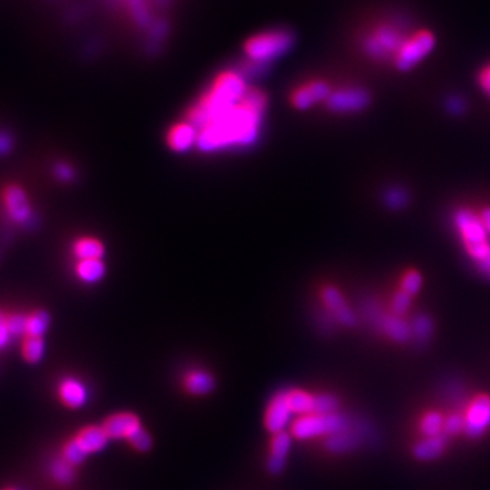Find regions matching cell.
I'll return each instance as SVG.
<instances>
[{
  "mask_svg": "<svg viewBox=\"0 0 490 490\" xmlns=\"http://www.w3.org/2000/svg\"><path fill=\"white\" fill-rule=\"evenodd\" d=\"M346 47L372 71L412 76L446 55L447 33L414 0H365L347 26Z\"/></svg>",
  "mask_w": 490,
  "mask_h": 490,
  "instance_id": "6da1fadb",
  "label": "cell"
},
{
  "mask_svg": "<svg viewBox=\"0 0 490 490\" xmlns=\"http://www.w3.org/2000/svg\"><path fill=\"white\" fill-rule=\"evenodd\" d=\"M267 104L263 90L249 86L240 101L198 129L196 149L218 153L249 148L261 135Z\"/></svg>",
  "mask_w": 490,
  "mask_h": 490,
  "instance_id": "7a4b0ae2",
  "label": "cell"
},
{
  "mask_svg": "<svg viewBox=\"0 0 490 490\" xmlns=\"http://www.w3.org/2000/svg\"><path fill=\"white\" fill-rule=\"evenodd\" d=\"M249 89L248 78L241 70L227 68L213 78L205 93L191 107L187 120L198 129L217 117L243 98Z\"/></svg>",
  "mask_w": 490,
  "mask_h": 490,
  "instance_id": "3957f363",
  "label": "cell"
},
{
  "mask_svg": "<svg viewBox=\"0 0 490 490\" xmlns=\"http://www.w3.org/2000/svg\"><path fill=\"white\" fill-rule=\"evenodd\" d=\"M294 33L286 28H274L255 33L246 38L243 45L246 63L265 67L282 57L294 47Z\"/></svg>",
  "mask_w": 490,
  "mask_h": 490,
  "instance_id": "277c9868",
  "label": "cell"
},
{
  "mask_svg": "<svg viewBox=\"0 0 490 490\" xmlns=\"http://www.w3.org/2000/svg\"><path fill=\"white\" fill-rule=\"evenodd\" d=\"M349 418L340 413L300 415L292 422V434L299 440H309L321 436L343 432L349 429Z\"/></svg>",
  "mask_w": 490,
  "mask_h": 490,
  "instance_id": "5b68a950",
  "label": "cell"
},
{
  "mask_svg": "<svg viewBox=\"0 0 490 490\" xmlns=\"http://www.w3.org/2000/svg\"><path fill=\"white\" fill-rule=\"evenodd\" d=\"M372 104V92L365 85L349 82L335 86L324 102V107L333 114H359Z\"/></svg>",
  "mask_w": 490,
  "mask_h": 490,
  "instance_id": "8992f818",
  "label": "cell"
},
{
  "mask_svg": "<svg viewBox=\"0 0 490 490\" xmlns=\"http://www.w3.org/2000/svg\"><path fill=\"white\" fill-rule=\"evenodd\" d=\"M455 221L456 227H459V233L467 253L479 263L490 252L488 232L481 218H478L472 211L462 210L456 214Z\"/></svg>",
  "mask_w": 490,
  "mask_h": 490,
  "instance_id": "52a82bcc",
  "label": "cell"
},
{
  "mask_svg": "<svg viewBox=\"0 0 490 490\" xmlns=\"http://www.w3.org/2000/svg\"><path fill=\"white\" fill-rule=\"evenodd\" d=\"M334 85L325 78H311L297 85L289 95V101L293 108L306 111L318 104H324L333 93Z\"/></svg>",
  "mask_w": 490,
  "mask_h": 490,
  "instance_id": "ba28073f",
  "label": "cell"
},
{
  "mask_svg": "<svg viewBox=\"0 0 490 490\" xmlns=\"http://www.w3.org/2000/svg\"><path fill=\"white\" fill-rule=\"evenodd\" d=\"M1 203L10 220L16 224H26L33 217V208L25 189L17 184H10L1 191Z\"/></svg>",
  "mask_w": 490,
  "mask_h": 490,
  "instance_id": "9c48e42d",
  "label": "cell"
},
{
  "mask_svg": "<svg viewBox=\"0 0 490 490\" xmlns=\"http://www.w3.org/2000/svg\"><path fill=\"white\" fill-rule=\"evenodd\" d=\"M490 428V396H475L465 415V434L479 437Z\"/></svg>",
  "mask_w": 490,
  "mask_h": 490,
  "instance_id": "30bf717a",
  "label": "cell"
},
{
  "mask_svg": "<svg viewBox=\"0 0 490 490\" xmlns=\"http://www.w3.org/2000/svg\"><path fill=\"white\" fill-rule=\"evenodd\" d=\"M293 413L286 402L285 391L275 394L268 403L264 415V425L270 434H281L292 424Z\"/></svg>",
  "mask_w": 490,
  "mask_h": 490,
  "instance_id": "8fae6325",
  "label": "cell"
},
{
  "mask_svg": "<svg viewBox=\"0 0 490 490\" xmlns=\"http://www.w3.org/2000/svg\"><path fill=\"white\" fill-rule=\"evenodd\" d=\"M199 138L198 127L189 120L174 123L167 132V145L174 153H186L196 148Z\"/></svg>",
  "mask_w": 490,
  "mask_h": 490,
  "instance_id": "7c38bea8",
  "label": "cell"
},
{
  "mask_svg": "<svg viewBox=\"0 0 490 490\" xmlns=\"http://www.w3.org/2000/svg\"><path fill=\"white\" fill-rule=\"evenodd\" d=\"M321 300L331 316L340 324L350 327L356 324V316L349 308L345 297L334 286H324L321 290Z\"/></svg>",
  "mask_w": 490,
  "mask_h": 490,
  "instance_id": "4fadbf2b",
  "label": "cell"
},
{
  "mask_svg": "<svg viewBox=\"0 0 490 490\" xmlns=\"http://www.w3.org/2000/svg\"><path fill=\"white\" fill-rule=\"evenodd\" d=\"M102 428L111 438H123L129 441L132 434H136L142 428V425L136 415L131 413H119L107 418Z\"/></svg>",
  "mask_w": 490,
  "mask_h": 490,
  "instance_id": "5bb4252c",
  "label": "cell"
},
{
  "mask_svg": "<svg viewBox=\"0 0 490 490\" xmlns=\"http://www.w3.org/2000/svg\"><path fill=\"white\" fill-rule=\"evenodd\" d=\"M57 394L60 400L70 409H79L89 400L86 386L76 377H66L60 381Z\"/></svg>",
  "mask_w": 490,
  "mask_h": 490,
  "instance_id": "9a60e30c",
  "label": "cell"
},
{
  "mask_svg": "<svg viewBox=\"0 0 490 490\" xmlns=\"http://www.w3.org/2000/svg\"><path fill=\"white\" fill-rule=\"evenodd\" d=\"M292 448V436L286 432L273 434L270 458L267 460V469L271 474H280L283 472L286 456Z\"/></svg>",
  "mask_w": 490,
  "mask_h": 490,
  "instance_id": "2e32d148",
  "label": "cell"
},
{
  "mask_svg": "<svg viewBox=\"0 0 490 490\" xmlns=\"http://www.w3.org/2000/svg\"><path fill=\"white\" fill-rule=\"evenodd\" d=\"M78 444L88 455L101 453L107 448L111 437L105 432L102 426H88L83 428L76 437Z\"/></svg>",
  "mask_w": 490,
  "mask_h": 490,
  "instance_id": "e0dca14e",
  "label": "cell"
},
{
  "mask_svg": "<svg viewBox=\"0 0 490 490\" xmlns=\"http://www.w3.org/2000/svg\"><path fill=\"white\" fill-rule=\"evenodd\" d=\"M184 387L189 394L206 395L214 390L215 380L205 369H191L184 375Z\"/></svg>",
  "mask_w": 490,
  "mask_h": 490,
  "instance_id": "ac0fdd59",
  "label": "cell"
},
{
  "mask_svg": "<svg viewBox=\"0 0 490 490\" xmlns=\"http://www.w3.org/2000/svg\"><path fill=\"white\" fill-rule=\"evenodd\" d=\"M73 255L76 261H86V259H102L105 255V245L97 237L83 236L76 239L71 246Z\"/></svg>",
  "mask_w": 490,
  "mask_h": 490,
  "instance_id": "d6986e66",
  "label": "cell"
},
{
  "mask_svg": "<svg viewBox=\"0 0 490 490\" xmlns=\"http://www.w3.org/2000/svg\"><path fill=\"white\" fill-rule=\"evenodd\" d=\"M447 434L425 437L414 447V456L419 460H434L446 451Z\"/></svg>",
  "mask_w": 490,
  "mask_h": 490,
  "instance_id": "ffe728a7",
  "label": "cell"
},
{
  "mask_svg": "<svg viewBox=\"0 0 490 490\" xmlns=\"http://www.w3.org/2000/svg\"><path fill=\"white\" fill-rule=\"evenodd\" d=\"M76 274L78 280L82 282H100L107 274V265L102 259L76 261Z\"/></svg>",
  "mask_w": 490,
  "mask_h": 490,
  "instance_id": "44dd1931",
  "label": "cell"
},
{
  "mask_svg": "<svg viewBox=\"0 0 490 490\" xmlns=\"http://www.w3.org/2000/svg\"><path fill=\"white\" fill-rule=\"evenodd\" d=\"M285 396L293 414L300 417L315 413V395L304 390H287Z\"/></svg>",
  "mask_w": 490,
  "mask_h": 490,
  "instance_id": "7402d4cb",
  "label": "cell"
},
{
  "mask_svg": "<svg viewBox=\"0 0 490 490\" xmlns=\"http://www.w3.org/2000/svg\"><path fill=\"white\" fill-rule=\"evenodd\" d=\"M51 325V315L47 311L38 309L26 315L25 337H44Z\"/></svg>",
  "mask_w": 490,
  "mask_h": 490,
  "instance_id": "603a6c76",
  "label": "cell"
},
{
  "mask_svg": "<svg viewBox=\"0 0 490 490\" xmlns=\"http://www.w3.org/2000/svg\"><path fill=\"white\" fill-rule=\"evenodd\" d=\"M359 444V436L349 434V429L328 436L325 446L330 453H342L350 451Z\"/></svg>",
  "mask_w": 490,
  "mask_h": 490,
  "instance_id": "cb8c5ba5",
  "label": "cell"
},
{
  "mask_svg": "<svg viewBox=\"0 0 490 490\" xmlns=\"http://www.w3.org/2000/svg\"><path fill=\"white\" fill-rule=\"evenodd\" d=\"M20 354L28 364H38L45 356L44 337H23Z\"/></svg>",
  "mask_w": 490,
  "mask_h": 490,
  "instance_id": "d4e9b609",
  "label": "cell"
},
{
  "mask_svg": "<svg viewBox=\"0 0 490 490\" xmlns=\"http://www.w3.org/2000/svg\"><path fill=\"white\" fill-rule=\"evenodd\" d=\"M383 331L396 342H406L412 337V328L399 316H386L381 321Z\"/></svg>",
  "mask_w": 490,
  "mask_h": 490,
  "instance_id": "484cf974",
  "label": "cell"
},
{
  "mask_svg": "<svg viewBox=\"0 0 490 490\" xmlns=\"http://www.w3.org/2000/svg\"><path fill=\"white\" fill-rule=\"evenodd\" d=\"M76 466H73L71 463H68L66 459L63 458H59V459H55L51 466H49V472L52 475V478L61 484V485H68L74 481L76 478V470H74Z\"/></svg>",
  "mask_w": 490,
  "mask_h": 490,
  "instance_id": "4316f807",
  "label": "cell"
},
{
  "mask_svg": "<svg viewBox=\"0 0 490 490\" xmlns=\"http://www.w3.org/2000/svg\"><path fill=\"white\" fill-rule=\"evenodd\" d=\"M474 80L477 88L490 100V52L477 64L474 71Z\"/></svg>",
  "mask_w": 490,
  "mask_h": 490,
  "instance_id": "83f0119b",
  "label": "cell"
},
{
  "mask_svg": "<svg viewBox=\"0 0 490 490\" xmlns=\"http://www.w3.org/2000/svg\"><path fill=\"white\" fill-rule=\"evenodd\" d=\"M444 421L446 418L438 412H429L422 417L419 424V431L425 437L438 436L444 432Z\"/></svg>",
  "mask_w": 490,
  "mask_h": 490,
  "instance_id": "f1b7e54d",
  "label": "cell"
},
{
  "mask_svg": "<svg viewBox=\"0 0 490 490\" xmlns=\"http://www.w3.org/2000/svg\"><path fill=\"white\" fill-rule=\"evenodd\" d=\"M444 109L453 116H462L469 111V100L460 92L447 93L443 100Z\"/></svg>",
  "mask_w": 490,
  "mask_h": 490,
  "instance_id": "f546056e",
  "label": "cell"
},
{
  "mask_svg": "<svg viewBox=\"0 0 490 490\" xmlns=\"http://www.w3.org/2000/svg\"><path fill=\"white\" fill-rule=\"evenodd\" d=\"M88 456L89 455L82 450V447L78 444V441L74 437L71 440H68L61 450V458L66 459L73 466H78V465L83 463Z\"/></svg>",
  "mask_w": 490,
  "mask_h": 490,
  "instance_id": "4dcf8cb0",
  "label": "cell"
},
{
  "mask_svg": "<svg viewBox=\"0 0 490 490\" xmlns=\"http://www.w3.org/2000/svg\"><path fill=\"white\" fill-rule=\"evenodd\" d=\"M338 406H340V402L334 395H330V394L315 395V413L316 414L337 413Z\"/></svg>",
  "mask_w": 490,
  "mask_h": 490,
  "instance_id": "1f68e13d",
  "label": "cell"
},
{
  "mask_svg": "<svg viewBox=\"0 0 490 490\" xmlns=\"http://www.w3.org/2000/svg\"><path fill=\"white\" fill-rule=\"evenodd\" d=\"M432 331H434V325H432V321L428 318L419 316L415 319L414 325L412 328V334L414 335L415 340L425 342V340H428L432 335Z\"/></svg>",
  "mask_w": 490,
  "mask_h": 490,
  "instance_id": "d6a6232c",
  "label": "cell"
},
{
  "mask_svg": "<svg viewBox=\"0 0 490 490\" xmlns=\"http://www.w3.org/2000/svg\"><path fill=\"white\" fill-rule=\"evenodd\" d=\"M129 443L139 453L149 451L151 446H153L150 434H148L143 428H141L136 434H132V437L129 440Z\"/></svg>",
  "mask_w": 490,
  "mask_h": 490,
  "instance_id": "836d02e7",
  "label": "cell"
},
{
  "mask_svg": "<svg viewBox=\"0 0 490 490\" xmlns=\"http://www.w3.org/2000/svg\"><path fill=\"white\" fill-rule=\"evenodd\" d=\"M422 285V277L417 271H409L402 280V290L410 296H414Z\"/></svg>",
  "mask_w": 490,
  "mask_h": 490,
  "instance_id": "e575fe53",
  "label": "cell"
},
{
  "mask_svg": "<svg viewBox=\"0 0 490 490\" xmlns=\"http://www.w3.org/2000/svg\"><path fill=\"white\" fill-rule=\"evenodd\" d=\"M7 325L13 338L25 337L26 333V315H10L7 316Z\"/></svg>",
  "mask_w": 490,
  "mask_h": 490,
  "instance_id": "d590c367",
  "label": "cell"
},
{
  "mask_svg": "<svg viewBox=\"0 0 490 490\" xmlns=\"http://www.w3.org/2000/svg\"><path fill=\"white\" fill-rule=\"evenodd\" d=\"M465 431V417L459 414L448 415L444 421V434L448 436Z\"/></svg>",
  "mask_w": 490,
  "mask_h": 490,
  "instance_id": "8d00e7d4",
  "label": "cell"
},
{
  "mask_svg": "<svg viewBox=\"0 0 490 490\" xmlns=\"http://www.w3.org/2000/svg\"><path fill=\"white\" fill-rule=\"evenodd\" d=\"M410 302H412V296L405 293L403 290H400L399 293H396L394 300H393V312L396 316H400L403 315L409 306H410Z\"/></svg>",
  "mask_w": 490,
  "mask_h": 490,
  "instance_id": "74e56055",
  "label": "cell"
},
{
  "mask_svg": "<svg viewBox=\"0 0 490 490\" xmlns=\"http://www.w3.org/2000/svg\"><path fill=\"white\" fill-rule=\"evenodd\" d=\"M406 201H407V195L402 189H390L386 193V202L390 208H400L406 205Z\"/></svg>",
  "mask_w": 490,
  "mask_h": 490,
  "instance_id": "f35d334b",
  "label": "cell"
},
{
  "mask_svg": "<svg viewBox=\"0 0 490 490\" xmlns=\"http://www.w3.org/2000/svg\"><path fill=\"white\" fill-rule=\"evenodd\" d=\"M55 176L60 181L68 183L76 177V172L71 165H68L66 162H60L55 167Z\"/></svg>",
  "mask_w": 490,
  "mask_h": 490,
  "instance_id": "ab89813d",
  "label": "cell"
},
{
  "mask_svg": "<svg viewBox=\"0 0 490 490\" xmlns=\"http://www.w3.org/2000/svg\"><path fill=\"white\" fill-rule=\"evenodd\" d=\"M13 338L8 325H7V316L0 311V350H3Z\"/></svg>",
  "mask_w": 490,
  "mask_h": 490,
  "instance_id": "60d3db41",
  "label": "cell"
},
{
  "mask_svg": "<svg viewBox=\"0 0 490 490\" xmlns=\"http://www.w3.org/2000/svg\"><path fill=\"white\" fill-rule=\"evenodd\" d=\"M11 145L13 143H11L10 136L0 133V154H6V153L11 150Z\"/></svg>",
  "mask_w": 490,
  "mask_h": 490,
  "instance_id": "b9f144b4",
  "label": "cell"
},
{
  "mask_svg": "<svg viewBox=\"0 0 490 490\" xmlns=\"http://www.w3.org/2000/svg\"><path fill=\"white\" fill-rule=\"evenodd\" d=\"M481 221L484 224V227L486 229V232L490 234V208H485L482 211V215H481Z\"/></svg>",
  "mask_w": 490,
  "mask_h": 490,
  "instance_id": "7bdbcfd3",
  "label": "cell"
},
{
  "mask_svg": "<svg viewBox=\"0 0 490 490\" xmlns=\"http://www.w3.org/2000/svg\"><path fill=\"white\" fill-rule=\"evenodd\" d=\"M479 267H481V270H482V271H485V273L490 274V252L488 253V256H486L484 261H481V262H479Z\"/></svg>",
  "mask_w": 490,
  "mask_h": 490,
  "instance_id": "ee69618b",
  "label": "cell"
},
{
  "mask_svg": "<svg viewBox=\"0 0 490 490\" xmlns=\"http://www.w3.org/2000/svg\"><path fill=\"white\" fill-rule=\"evenodd\" d=\"M4 490H18V489H14V488H8V489H4Z\"/></svg>",
  "mask_w": 490,
  "mask_h": 490,
  "instance_id": "f6af8a7d",
  "label": "cell"
}]
</instances>
